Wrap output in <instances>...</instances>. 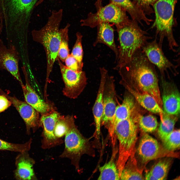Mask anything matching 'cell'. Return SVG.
Listing matches in <instances>:
<instances>
[{
  "label": "cell",
  "instance_id": "1",
  "mask_svg": "<svg viewBox=\"0 0 180 180\" xmlns=\"http://www.w3.org/2000/svg\"><path fill=\"white\" fill-rule=\"evenodd\" d=\"M120 83L134 86L135 89L152 96L162 108L158 80L154 66L148 60L141 48L134 53L130 60L118 70Z\"/></svg>",
  "mask_w": 180,
  "mask_h": 180
},
{
  "label": "cell",
  "instance_id": "2",
  "mask_svg": "<svg viewBox=\"0 0 180 180\" xmlns=\"http://www.w3.org/2000/svg\"><path fill=\"white\" fill-rule=\"evenodd\" d=\"M63 10L52 11L45 24L38 30L32 31L33 40L41 44L44 50L46 59V78L48 77L55 61L57 60L58 51L64 28H60Z\"/></svg>",
  "mask_w": 180,
  "mask_h": 180
},
{
  "label": "cell",
  "instance_id": "3",
  "mask_svg": "<svg viewBox=\"0 0 180 180\" xmlns=\"http://www.w3.org/2000/svg\"><path fill=\"white\" fill-rule=\"evenodd\" d=\"M38 0H0V27L7 32L21 33L28 28Z\"/></svg>",
  "mask_w": 180,
  "mask_h": 180
},
{
  "label": "cell",
  "instance_id": "4",
  "mask_svg": "<svg viewBox=\"0 0 180 180\" xmlns=\"http://www.w3.org/2000/svg\"><path fill=\"white\" fill-rule=\"evenodd\" d=\"M119 41L118 57L114 69L118 70L130 61L135 52L152 37L142 30L138 22L132 20L127 24L116 26Z\"/></svg>",
  "mask_w": 180,
  "mask_h": 180
},
{
  "label": "cell",
  "instance_id": "5",
  "mask_svg": "<svg viewBox=\"0 0 180 180\" xmlns=\"http://www.w3.org/2000/svg\"><path fill=\"white\" fill-rule=\"evenodd\" d=\"M134 113L130 117L116 124L114 133L119 143L118 156L116 162L120 176L126 162L135 152L137 140V114Z\"/></svg>",
  "mask_w": 180,
  "mask_h": 180
},
{
  "label": "cell",
  "instance_id": "6",
  "mask_svg": "<svg viewBox=\"0 0 180 180\" xmlns=\"http://www.w3.org/2000/svg\"><path fill=\"white\" fill-rule=\"evenodd\" d=\"M177 0H158L152 7L155 19L151 28L156 29V36L159 37L158 44L162 46L164 38L167 39L170 50L176 52L178 46L173 34L174 15Z\"/></svg>",
  "mask_w": 180,
  "mask_h": 180
},
{
  "label": "cell",
  "instance_id": "7",
  "mask_svg": "<svg viewBox=\"0 0 180 180\" xmlns=\"http://www.w3.org/2000/svg\"><path fill=\"white\" fill-rule=\"evenodd\" d=\"M126 11L120 6L112 2L100 8L95 13H90L87 18L80 21L81 25L93 28L103 22H110L116 26L129 22Z\"/></svg>",
  "mask_w": 180,
  "mask_h": 180
},
{
  "label": "cell",
  "instance_id": "8",
  "mask_svg": "<svg viewBox=\"0 0 180 180\" xmlns=\"http://www.w3.org/2000/svg\"><path fill=\"white\" fill-rule=\"evenodd\" d=\"M64 143V148L60 157L69 159L76 168L78 169L80 157L88 148V140L75 125L65 135Z\"/></svg>",
  "mask_w": 180,
  "mask_h": 180
},
{
  "label": "cell",
  "instance_id": "9",
  "mask_svg": "<svg viewBox=\"0 0 180 180\" xmlns=\"http://www.w3.org/2000/svg\"><path fill=\"white\" fill-rule=\"evenodd\" d=\"M64 86V95L71 99L77 98L82 92L87 84L84 72H75L67 68L58 58L57 60Z\"/></svg>",
  "mask_w": 180,
  "mask_h": 180
},
{
  "label": "cell",
  "instance_id": "10",
  "mask_svg": "<svg viewBox=\"0 0 180 180\" xmlns=\"http://www.w3.org/2000/svg\"><path fill=\"white\" fill-rule=\"evenodd\" d=\"M114 80L113 77L108 74L103 95V110L101 125L108 130L110 136L114 134V122L117 106Z\"/></svg>",
  "mask_w": 180,
  "mask_h": 180
},
{
  "label": "cell",
  "instance_id": "11",
  "mask_svg": "<svg viewBox=\"0 0 180 180\" xmlns=\"http://www.w3.org/2000/svg\"><path fill=\"white\" fill-rule=\"evenodd\" d=\"M162 46L158 44L157 37L150 42H147L141 48L149 60L159 70L164 78L165 72L169 70L174 74L178 73L177 66L170 62L164 55Z\"/></svg>",
  "mask_w": 180,
  "mask_h": 180
},
{
  "label": "cell",
  "instance_id": "12",
  "mask_svg": "<svg viewBox=\"0 0 180 180\" xmlns=\"http://www.w3.org/2000/svg\"><path fill=\"white\" fill-rule=\"evenodd\" d=\"M0 93L8 99L20 114L26 125V134H30L31 130L35 132L40 126L39 113L26 102L8 95L0 88Z\"/></svg>",
  "mask_w": 180,
  "mask_h": 180
},
{
  "label": "cell",
  "instance_id": "13",
  "mask_svg": "<svg viewBox=\"0 0 180 180\" xmlns=\"http://www.w3.org/2000/svg\"><path fill=\"white\" fill-rule=\"evenodd\" d=\"M20 56L15 46L10 45L8 48L0 39V70L9 72L20 83L23 84L19 68Z\"/></svg>",
  "mask_w": 180,
  "mask_h": 180
},
{
  "label": "cell",
  "instance_id": "14",
  "mask_svg": "<svg viewBox=\"0 0 180 180\" xmlns=\"http://www.w3.org/2000/svg\"><path fill=\"white\" fill-rule=\"evenodd\" d=\"M142 162L146 163L150 160L166 156H172V153L164 149L157 140L145 133L142 136L137 150Z\"/></svg>",
  "mask_w": 180,
  "mask_h": 180
},
{
  "label": "cell",
  "instance_id": "15",
  "mask_svg": "<svg viewBox=\"0 0 180 180\" xmlns=\"http://www.w3.org/2000/svg\"><path fill=\"white\" fill-rule=\"evenodd\" d=\"M60 115L58 112L54 110L42 114L40 123V126L43 129L41 135L42 148L50 149L60 145L63 142V140L57 139L54 134L55 125Z\"/></svg>",
  "mask_w": 180,
  "mask_h": 180
},
{
  "label": "cell",
  "instance_id": "16",
  "mask_svg": "<svg viewBox=\"0 0 180 180\" xmlns=\"http://www.w3.org/2000/svg\"><path fill=\"white\" fill-rule=\"evenodd\" d=\"M162 93L161 98L163 111L169 114L178 116L180 114V96L174 85L166 82L162 77Z\"/></svg>",
  "mask_w": 180,
  "mask_h": 180
},
{
  "label": "cell",
  "instance_id": "17",
  "mask_svg": "<svg viewBox=\"0 0 180 180\" xmlns=\"http://www.w3.org/2000/svg\"><path fill=\"white\" fill-rule=\"evenodd\" d=\"M28 151L19 152L15 158L16 168L14 172V177L16 180L37 179L33 168L35 161L30 156Z\"/></svg>",
  "mask_w": 180,
  "mask_h": 180
},
{
  "label": "cell",
  "instance_id": "18",
  "mask_svg": "<svg viewBox=\"0 0 180 180\" xmlns=\"http://www.w3.org/2000/svg\"><path fill=\"white\" fill-rule=\"evenodd\" d=\"M25 78L26 84L21 85L26 102L39 113H48L53 110L51 106L42 100L30 85L24 66L22 68Z\"/></svg>",
  "mask_w": 180,
  "mask_h": 180
},
{
  "label": "cell",
  "instance_id": "19",
  "mask_svg": "<svg viewBox=\"0 0 180 180\" xmlns=\"http://www.w3.org/2000/svg\"><path fill=\"white\" fill-rule=\"evenodd\" d=\"M100 79L96 100L92 108V112L96 126V132L98 136L100 132L101 121L103 110V95L105 83L108 74L104 67L100 68Z\"/></svg>",
  "mask_w": 180,
  "mask_h": 180
},
{
  "label": "cell",
  "instance_id": "20",
  "mask_svg": "<svg viewBox=\"0 0 180 180\" xmlns=\"http://www.w3.org/2000/svg\"><path fill=\"white\" fill-rule=\"evenodd\" d=\"M122 84L140 106L150 112L158 114L160 120H162L164 112L152 96L148 93L139 91L129 85Z\"/></svg>",
  "mask_w": 180,
  "mask_h": 180
},
{
  "label": "cell",
  "instance_id": "21",
  "mask_svg": "<svg viewBox=\"0 0 180 180\" xmlns=\"http://www.w3.org/2000/svg\"><path fill=\"white\" fill-rule=\"evenodd\" d=\"M96 39L93 44L95 46L98 44H105L114 53L116 60L118 57L119 52L114 40V30L108 23L103 22L98 24Z\"/></svg>",
  "mask_w": 180,
  "mask_h": 180
},
{
  "label": "cell",
  "instance_id": "22",
  "mask_svg": "<svg viewBox=\"0 0 180 180\" xmlns=\"http://www.w3.org/2000/svg\"><path fill=\"white\" fill-rule=\"evenodd\" d=\"M135 100L131 94L124 96L121 104L117 106L114 120V126L118 122L130 117L135 112Z\"/></svg>",
  "mask_w": 180,
  "mask_h": 180
},
{
  "label": "cell",
  "instance_id": "23",
  "mask_svg": "<svg viewBox=\"0 0 180 180\" xmlns=\"http://www.w3.org/2000/svg\"><path fill=\"white\" fill-rule=\"evenodd\" d=\"M111 2L120 6L128 12L132 20L142 25V22L148 24L150 19L144 12L130 0H111Z\"/></svg>",
  "mask_w": 180,
  "mask_h": 180
},
{
  "label": "cell",
  "instance_id": "24",
  "mask_svg": "<svg viewBox=\"0 0 180 180\" xmlns=\"http://www.w3.org/2000/svg\"><path fill=\"white\" fill-rule=\"evenodd\" d=\"M135 152L130 156L122 171L120 180H144L142 170L138 168L134 156Z\"/></svg>",
  "mask_w": 180,
  "mask_h": 180
},
{
  "label": "cell",
  "instance_id": "25",
  "mask_svg": "<svg viewBox=\"0 0 180 180\" xmlns=\"http://www.w3.org/2000/svg\"><path fill=\"white\" fill-rule=\"evenodd\" d=\"M116 152L114 150L109 161L99 168L100 175L98 179L100 180H120L118 171L115 162Z\"/></svg>",
  "mask_w": 180,
  "mask_h": 180
},
{
  "label": "cell",
  "instance_id": "26",
  "mask_svg": "<svg viewBox=\"0 0 180 180\" xmlns=\"http://www.w3.org/2000/svg\"><path fill=\"white\" fill-rule=\"evenodd\" d=\"M75 125L73 116L60 115L54 127V134L57 139L63 140L62 138Z\"/></svg>",
  "mask_w": 180,
  "mask_h": 180
},
{
  "label": "cell",
  "instance_id": "27",
  "mask_svg": "<svg viewBox=\"0 0 180 180\" xmlns=\"http://www.w3.org/2000/svg\"><path fill=\"white\" fill-rule=\"evenodd\" d=\"M178 116L168 114L164 112L158 130V136L162 140L173 131Z\"/></svg>",
  "mask_w": 180,
  "mask_h": 180
},
{
  "label": "cell",
  "instance_id": "28",
  "mask_svg": "<svg viewBox=\"0 0 180 180\" xmlns=\"http://www.w3.org/2000/svg\"><path fill=\"white\" fill-rule=\"evenodd\" d=\"M170 161L168 159H164L159 161L152 168L149 172L156 180L166 179L170 165Z\"/></svg>",
  "mask_w": 180,
  "mask_h": 180
},
{
  "label": "cell",
  "instance_id": "29",
  "mask_svg": "<svg viewBox=\"0 0 180 180\" xmlns=\"http://www.w3.org/2000/svg\"><path fill=\"white\" fill-rule=\"evenodd\" d=\"M32 139L30 138L26 142L21 144L7 142L0 138V151H8L21 152L30 149Z\"/></svg>",
  "mask_w": 180,
  "mask_h": 180
},
{
  "label": "cell",
  "instance_id": "30",
  "mask_svg": "<svg viewBox=\"0 0 180 180\" xmlns=\"http://www.w3.org/2000/svg\"><path fill=\"white\" fill-rule=\"evenodd\" d=\"M137 121L139 127L145 132L150 133L154 131L158 124L156 118L152 115L142 116L138 114Z\"/></svg>",
  "mask_w": 180,
  "mask_h": 180
},
{
  "label": "cell",
  "instance_id": "31",
  "mask_svg": "<svg viewBox=\"0 0 180 180\" xmlns=\"http://www.w3.org/2000/svg\"><path fill=\"white\" fill-rule=\"evenodd\" d=\"M70 26V24H68L64 28L58 51V58L62 62H64L66 59L70 54L68 46V34Z\"/></svg>",
  "mask_w": 180,
  "mask_h": 180
},
{
  "label": "cell",
  "instance_id": "32",
  "mask_svg": "<svg viewBox=\"0 0 180 180\" xmlns=\"http://www.w3.org/2000/svg\"><path fill=\"white\" fill-rule=\"evenodd\" d=\"M164 148L171 152L180 148V129L173 131L162 140Z\"/></svg>",
  "mask_w": 180,
  "mask_h": 180
},
{
  "label": "cell",
  "instance_id": "33",
  "mask_svg": "<svg viewBox=\"0 0 180 180\" xmlns=\"http://www.w3.org/2000/svg\"><path fill=\"white\" fill-rule=\"evenodd\" d=\"M76 40L71 54L78 60L81 65L83 66V52L82 45V36L79 32L76 33Z\"/></svg>",
  "mask_w": 180,
  "mask_h": 180
},
{
  "label": "cell",
  "instance_id": "34",
  "mask_svg": "<svg viewBox=\"0 0 180 180\" xmlns=\"http://www.w3.org/2000/svg\"><path fill=\"white\" fill-rule=\"evenodd\" d=\"M158 0H132V2L146 15L150 16L154 12L152 6Z\"/></svg>",
  "mask_w": 180,
  "mask_h": 180
},
{
  "label": "cell",
  "instance_id": "35",
  "mask_svg": "<svg viewBox=\"0 0 180 180\" xmlns=\"http://www.w3.org/2000/svg\"><path fill=\"white\" fill-rule=\"evenodd\" d=\"M64 62L66 66L72 70L77 72L82 70L83 66L71 54L67 57Z\"/></svg>",
  "mask_w": 180,
  "mask_h": 180
},
{
  "label": "cell",
  "instance_id": "36",
  "mask_svg": "<svg viewBox=\"0 0 180 180\" xmlns=\"http://www.w3.org/2000/svg\"><path fill=\"white\" fill-rule=\"evenodd\" d=\"M12 104L5 96L2 94L0 95V113L7 109Z\"/></svg>",
  "mask_w": 180,
  "mask_h": 180
},
{
  "label": "cell",
  "instance_id": "37",
  "mask_svg": "<svg viewBox=\"0 0 180 180\" xmlns=\"http://www.w3.org/2000/svg\"><path fill=\"white\" fill-rule=\"evenodd\" d=\"M44 0H38L36 4V6L41 4Z\"/></svg>",
  "mask_w": 180,
  "mask_h": 180
},
{
  "label": "cell",
  "instance_id": "38",
  "mask_svg": "<svg viewBox=\"0 0 180 180\" xmlns=\"http://www.w3.org/2000/svg\"><path fill=\"white\" fill-rule=\"evenodd\" d=\"M2 32V30L1 29L0 27V34Z\"/></svg>",
  "mask_w": 180,
  "mask_h": 180
}]
</instances>
